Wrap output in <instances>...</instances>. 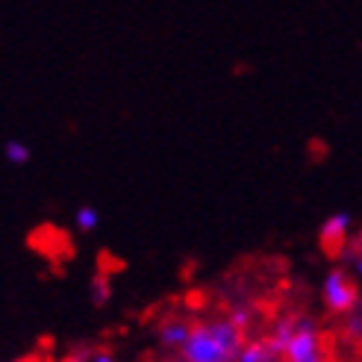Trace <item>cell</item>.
Returning a JSON list of instances; mask_svg holds the SVG:
<instances>
[{
	"mask_svg": "<svg viewBox=\"0 0 362 362\" xmlns=\"http://www.w3.org/2000/svg\"><path fill=\"white\" fill-rule=\"evenodd\" d=\"M180 351L186 362H233L242 354V330L230 318L197 324Z\"/></svg>",
	"mask_w": 362,
	"mask_h": 362,
	"instance_id": "6da1fadb",
	"label": "cell"
},
{
	"mask_svg": "<svg viewBox=\"0 0 362 362\" xmlns=\"http://www.w3.org/2000/svg\"><path fill=\"white\" fill-rule=\"evenodd\" d=\"M295 333H298V318H286V321H277V327H274V333H271V348H274L277 354H286V348H288V341L295 339Z\"/></svg>",
	"mask_w": 362,
	"mask_h": 362,
	"instance_id": "5b68a950",
	"label": "cell"
},
{
	"mask_svg": "<svg viewBox=\"0 0 362 362\" xmlns=\"http://www.w3.org/2000/svg\"><path fill=\"white\" fill-rule=\"evenodd\" d=\"M98 224H100V215H98L95 206H80V209H77V227H80L83 233H92Z\"/></svg>",
	"mask_w": 362,
	"mask_h": 362,
	"instance_id": "9c48e42d",
	"label": "cell"
},
{
	"mask_svg": "<svg viewBox=\"0 0 362 362\" xmlns=\"http://www.w3.org/2000/svg\"><path fill=\"white\" fill-rule=\"evenodd\" d=\"M189 336H192V327H189L186 321H168L165 327H162V333H159L162 345H168V348H174V345L183 348Z\"/></svg>",
	"mask_w": 362,
	"mask_h": 362,
	"instance_id": "52a82bcc",
	"label": "cell"
},
{
	"mask_svg": "<svg viewBox=\"0 0 362 362\" xmlns=\"http://www.w3.org/2000/svg\"><path fill=\"white\" fill-rule=\"evenodd\" d=\"M106 295H110V288H106V280H100V277H98V280H95V300H98V303H103V300H106Z\"/></svg>",
	"mask_w": 362,
	"mask_h": 362,
	"instance_id": "8fae6325",
	"label": "cell"
},
{
	"mask_svg": "<svg viewBox=\"0 0 362 362\" xmlns=\"http://www.w3.org/2000/svg\"><path fill=\"white\" fill-rule=\"evenodd\" d=\"M92 362H115V359H112V356H110V354H98V356H95V359H92Z\"/></svg>",
	"mask_w": 362,
	"mask_h": 362,
	"instance_id": "7c38bea8",
	"label": "cell"
},
{
	"mask_svg": "<svg viewBox=\"0 0 362 362\" xmlns=\"http://www.w3.org/2000/svg\"><path fill=\"white\" fill-rule=\"evenodd\" d=\"M274 356H277V351L271 348V341L259 339V341H250V345H245L236 362H271Z\"/></svg>",
	"mask_w": 362,
	"mask_h": 362,
	"instance_id": "8992f818",
	"label": "cell"
},
{
	"mask_svg": "<svg viewBox=\"0 0 362 362\" xmlns=\"http://www.w3.org/2000/svg\"><path fill=\"white\" fill-rule=\"evenodd\" d=\"M4 156H6V162H12V165H27L30 162V148L24 141H6L4 144Z\"/></svg>",
	"mask_w": 362,
	"mask_h": 362,
	"instance_id": "ba28073f",
	"label": "cell"
},
{
	"mask_svg": "<svg viewBox=\"0 0 362 362\" xmlns=\"http://www.w3.org/2000/svg\"><path fill=\"white\" fill-rule=\"evenodd\" d=\"M321 298L327 303L330 313H348L356 306V298H359V288L356 283L345 274V271H330L324 277V286H321Z\"/></svg>",
	"mask_w": 362,
	"mask_h": 362,
	"instance_id": "3957f363",
	"label": "cell"
},
{
	"mask_svg": "<svg viewBox=\"0 0 362 362\" xmlns=\"http://www.w3.org/2000/svg\"><path fill=\"white\" fill-rule=\"evenodd\" d=\"M283 359L286 362H330L313 318H298V333L292 341H288Z\"/></svg>",
	"mask_w": 362,
	"mask_h": 362,
	"instance_id": "7a4b0ae2",
	"label": "cell"
},
{
	"mask_svg": "<svg viewBox=\"0 0 362 362\" xmlns=\"http://www.w3.org/2000/svg\"><path fill=\"white\" fill-rule=\"evenodd\" d=\"M348 227H351L348 212H336L321 224V245L327 247V253L341 250V245H345V239H348Z\"/></svg>",
	"mask_w": 362,
	"mask_h": 362,
	"instance_id": "277c9868",
	"label": "cell"
},
{
	"mask_svg": "<svg viewBox=\"0 0 362 362\" xmlns=\"http://www.w3.org/2000/svg\"><path fill=\"white\" fill-rule=\"evenodd\" d=\"M230 321L236 324L239 330H245L247 324H250V315H247V310H233V315H230Z\"/></svg>",
	"mask_w": 362,
	"mask_h": 362,
	"instance_id": "30bf717a",
	"label": "cell"
},
{
	"mask_svg": "<svg viewBox=\"0 0 362 362\" xmlns=\"http://www.w3.org/2000/svg\"><path fill=\"white\" fill-rule=\"evenodd\" d=\"M354 268H356V274H362V253H359V257H354Z\"/></svg>",
	"mask_w": 362,
	"mask_h": 362,
	"instance_id": "4fadbf2b",
	"label": "cell"
}]
</instances>
